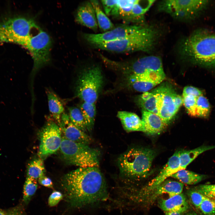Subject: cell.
Instances as JSON below:
<instances>
[{
    "mask_svg": "<svg viewBox=\"0 0 215 215\" xmlns=\"http://www.w3.org/2000/svg\"><path fill=\"white\" fill-rule=\"evenodd\" d=\"M63 197V195L60 192L54 191L49 198L48 205L51 207L55 206L58 203Z\"/></svg>",
    "mask_w": 215,
    "mask_h": 215,
    "instance_id": "obj_35",
    "label": "cell"
},
{
    "mask_svg": "<svg viewBox=\"0 0 215 215\" xmlns=\"http://www.w3.org/2000/svg\"><path fill=\"white\" fill-rule=\"evenodd\" d=\"M171 177L178 179L183 184L193 185L200 182L207 177L208 176L182 169L172 175Z\"/></svg>",
    "mask_w": 215,
    "mask_h": 215,
    "instance_id": "obj_23",
    "label": "cell"
},
{
    "mask_svg": "<svg viewBox=\"0 0 215 215\" xmlns=\"http://www.w3.org/2000/svg\"><path fill=\"white\" fill-rule=\"evenodd\" d=\"M76 19L78 23L97 32L98 26L95 11L90 1L84 2L79 7Z\"/></svg>",
    "mask_w": 215,
    "mask_h": 215,
    "instance_id": "obj_15",
    "label": "cell"
},
{
    "mask_svg": "<svg viewBox=\"0 0 215 215\" xmlns=\"http://www.w3.org/2000/svg\"><path fill=\"white\" fill-rule=\"evenodd\" d=\"M28 18L22 16L10 18L0 22V43L17 44L27 27Z\"/></svg>",
    "mask_w": 215,
    "mask_h": 215,
    "instance_id": "obj_11",
    "label": "cell"
},
{
    "mask_svg": "<svg viewBox=\"0 0 215 215\" xmlns=\"http://www.w3.org/2000/svg\"><path fill=\"white\" fill-rule=\"evenodd\" d=\"M59 126L66 139L87 145L92 142L90 137L74 125L70 121L69 116L63 113L61 116Z\"/></svg>",
    "mask_w": 215,
    "mask_h": 215,
    "instance_id": "obj_12",
    "label": "cell"
},
{
    "mask_svg": "<svg viewBox=\"0 0 215 215\" xmlns=\"http://www.w3.org/2000/svg\"><path fill=\"white\" fill-rule=\"evenodd\" d=\"M46 93L49 111L59 124L61 116L64 111L63 104L57 96L52 91L47 89Z\"/></svg>",
    "mask_w": 215,
    "mask_h": 215,
    "instance_id": "obj_22",
    "label": "cell"
},
{
    "mask_svg": "<svg viewBox=\"0 0 215 215\" xmlns=\"http://www.w3.org/2000/svg\"><path fill=\"white\" fill-rule=\"evenodd\" d=\"M155 155L154 151L149 149H129L118 159L120 173L126 178L139 179L145 177L150 171Z\"/></svg>",
    "mask_w": 215,
    "mask_h": 215,
    "instance_id": "obj_4",
    "label": "cell"
},
{
    "mask_svg": "<svg viewBox=\"0 0 215 215\" xmlns=\"http://www.w3.org/2000/svg\"></svg>",
    "mask_w": 215,
    "mask_h": 215,
    "instance_id": "obj_42",
    "label": "cell"
},
{
    "mask_svg": "<svg viewBox=\"0 0 215 215\" xmlns=\"http://www.w3.org/2000/svg\"><path fill=\"white\" fill-rule=\"evenodd\" d=\"M159 207L165 212H176L182 213L187 211L188 205L184 195L182 193L173 196L167 199H162L159 202Z\"/></svg>",
    "mask_w": 215,
    "mask_h": 215,
    "instance_id": "obj_16",
    "label": "cell"
},
{
    "mask_svg": "<svg viewBox=\"0 0 215 215\" xmlns=\"http://www.w3.org/2000/svg\"><path fill=\"white\" fill-rule=\"evenodd\" d=\"M214 215H215V214Z\"/></svg>",
    "mask_w": 215,
    "mask_h": 215,
    "instance_id": "obj_43",
    "label": "cell"
},
{
    "mask_svg": "<svg viewBox=\"0 0 215 215\" xmlns=\"http://www.w3.org/2000/svg\"><path fill=\"white\" fill-rule=\"evenodd\" d=\"M6 212L0 209V215H6Z\"/></svg>",
    "mask_w": 215,
    "mask_h": 215,
    "instance_id": "obj_41",
    "label": "cell"
},
{
    "mask_svg": "<svg viewBox=\"0 0 215 215\" xmlns=\"http://www.w3.org/2000/svg\"><path fill=\"white\" fill-rule=\"evenodd\" d=\"M39 184L45 187L52 188L53 184L51 179L44 175L39 177L38 179Z\"/></svg>",
    "mask_w": 215,
    "mask_h": 215,
    "instance_id": "obj_38",
    "label": "cell"
},
{
    "mask_svg": "<svg viewBox=\"0 0 215 215\" xmlns=\"http://www.w3.org/2000/svg\"><path fill=\"white\" fill-rule=\"evenodd\" d=\"M215 148V145H202L189 150L180 151V170L186 167L199 155L204 152Z\"/></svg>",
    "mask_w": 215,
    "mask_h": 215,
    "instance_id": "obj_21",
    "label": "cell"
},
{
    "mask_svg": "<svg viewBox=\"0 0 215 215\" xmlns=\"http://www.w3.org/2000/svg\"><path fill=\"white\" fill-rule=\"evenodd\" d=\"M6 215H24V214L20 208L16 207L7 211Z\"/></svg>",
    "mask_w": 215,
    "mask_h": 215,
    "instance_id": "obj_39",
    "label": "cell"
},
{
    "mask_svg": "<svg viewBox=\"0 0 215 215\" xmlns=\"http://www.w3.org/2000/svg\"><path fill=\"white\" fill-rule=\"evenodd\" d=\"M182 213L176 212H165V215H182Z\"/></svg>",
    "mask_w": 215,
    "mask_h": 215,
    "instance_id": "obj_40",
    "label": "cell"
},
{
    "mask_svg": "<svg viewBox=\"0 0 215 215\" xmlns=\"http://www.w3.org/2000/svg\"><path fill=\"white\" fill-rule=\"evenodd\" d=\"M101 2L105 14L107 16H110L111 10L116 3V0H102Z\"/></svg>",
    "mask_w": 215,
    "mask_h": 215,
    "instance_id": "obj_37",
    "label": "cell"
},
{
    "mask_svg": "<svg viewBox=\"0 0 215 215\" xmlns=\"http://www.w3.org/2000/svg\"><path fill=\"white\" fill-rule=\"evenodd\" d=\"M90 1L95 11L98 26L101 30L105 32L114 28L113 24L102 11L98 1L93 0Z\"/></svg>",
    "mask_w": 215,
    "mask_h": 215,
    "instance_id": "obj_24",
    "label": "cell"
},
{
    "mask_svg": "<svg viewBox=\"0 0 215 215\" xmlns=\"http://www.w3.org/2000/svg\"><path fill=\"white\" fill-rule=\"evenodd\" d=\"M157 31L150 26L142 25L138 30L123 39L91 45L99 49L116 53L148 52L155 45L158 36Z\"/></svg>",
    "mask_w": 215,
    "mask_h": 215,
    "instance_id": "obj_3",
    "label": "cell"
},
{
    "mask_svg": "<svg viewBox=\"0 0 215 215\" xmlns=\"http://www.w3.org/2000/svg\"><path fill=\"white\" fill-rule=\"evenodd\" d=\"M45 171V168L42 159H36L29 164L27 171V177L37 179L44 175Z\"/></svg>",
    "mask_w": 215,
    "mask_h": 215,
    "instance_id": "obj_27",
    "label": "cell"
},
{
    "mask_svg": "<svg viewBox=\"0 0 215 215\" xmlns=\"http://www.w3.org/2000/svg\"><path fill=\"white\" fill-rule=\"evenodd\" d=\"M61 185L71 206L80 208L107 200L104 177L98 167L79 168L65 174Z\"/></svg>",
    "mask_w": 215,
    "mask_h": 215,
    "instance_id": "obj_1",
    "label": "cell"
},
{
    "mask_svg": "<svg viewBox=\"0 0 215 215\" xmlns=\"http://www.w3.org/2000/svg\"><path fill=\"white\" fill-rule=\"evenodd\" d=\"M60 126L53 121L48 122L41 130L38 155L42 159L56 153L60 147L62 137Z\"/></svg>",
    "mask_w": 215,
    "mask_h": 215,
    "instance_id": "obj_9",
    "label": "cell"
},
{
    "mask_svg": "<svg viewBox=\"0 0 215 215\" xmlns=\"http://www.w3.org/2000/svg\"><path fill=\"white\" fill-rule=\"evenodd\" d=\"M80 109L84 118L87 130L91 131L92 130L96 115V107L95 103L83 102Z\"/></svg>",
    "mask_w": 215,
    "mask_h": 215,
    "instance_id": "obj_25",
    "label": "cell"
},
{
    "mask_svg": "<svg viewBox=\"0 0 215 215\" xmlns=\"http://www.w3.org/2000/svg\"><path fill=\"white\" fill-rule=\"evenodd\" d=\"M69 116L71 122L85 132L87 130L85 121L80 109L75 107L68 108Z\"/></svg>",
    "mask_w": 215,
    "mask_h": 215,
    "instance_id": "obj_28",
    "label": "cell"
},
{
    "mask_svg": "<svg viewBox=\"0 0 215 215\" xmlns=\"http://www.w3.org/2000/svg\"><path fill=\"white\" fill-rule=\"evenodd\" d=\"M179 153L180 151H176L169 158L159 173L149 183L148 190L152 191L180 170Z\"/></svg>",
    "mask_w": 215,
    "mask_h": 215,
    "instance_id": "obj_14",
    "label": "cell"
},
{
    "mask_svg": "<svg viewBox=\"0 0 215 215\" xmlns=\"http://www.w3.org/2000/svg\"><path fill=\"white\" fill-rule=\"evenodd\" d=\"M180 55L193 63L203 66L215 67V34L199 29L182 41Z\"/></svg>",
    "mask_w": 215,
    "mask_h": 215,
    "instance_id": "obj_2",
    "label": "cell"
},
{
    "mask_svg": "<svg viewBox=\"0 0 215 215\" xmlns=\"http://www.w3.org/2000/svg\"><path fill=\"white\" fill-rule=\"evenodd\" d=\"M136 1L116 0L110 16L121 19L126 24L128 23L132 9Z\"/></svg>",
    "mask_w": 215,
    "mask_h": 215,
    "instance_id": "obj_20",
    "label": "cell"
},
{
    "mask_svg": "<svg viewBox=\"0 0 215 215\" xmlns=\"http://www.w3.org/2000/svg\"><path fill=\"white\" fill-rule=\"evenodd\" d=\"M142 24H121L100 34L84 33L83 37L90 45L105 43L123 39L138 30Z\"/></svg>",
    "mask_w": 215,
    "mask_h": 215,
    "instance_id": "obj_10",
    "label": "cell"
},
{
    "mask_svg": "<svg viewBox=\"0 0 215 215\" xmlns=\"http://www.w3.org/2000/svg\"><path fill=\"white\" fill-rule=\"evenodd\" d=\"M197 97L191 95L182 94L183 104L188 114L196 117V102Z\"/></svg>",
    "mask_w": 215,
    "mask_h": 215,
    "instance_id": "obj_31",
    "label": "cell"
},
{
    "mask_svg": "<svg viewBox=\"0 0 215 215\" xmlns=\"http://www.w3.org/2000/svg\"><path fill=\"white\" fill-rule=\"evenodd\" d=\"M142 120L144 132L150 135L160 133L166 125L158 116L144 110L142 111Z\"/></svg>",
    "mask_w": 215,
    "mask_h": 215,
    "instance_id": "obj_17",
    "label": "cell"
},
{
    "mask_svg": "<svg viewBox=\"0 0 215 215\" xmlns=\"http://www.w3.org/2000/svg\"><path fill=\"white\" fill-rule=\"evenodd\" d=\"M205 215L215 214V199L205 197L199 208Z\"/></svg>",
    "mask_w": 215,
    "mask_h": 215,
    "instance_id": "obj_32",
    "label": "cell"
},
{
    "mask_svg": "<svg viewBox=\"0 0 215 215\" xmlns=\"http://www.w3.org/2000/svg\"><path fill=\"white\" fill-rule=\"evenodd\" d=\"M38 186L37 179L27 177L24 182L23 191V201L28 204L34 194Z\"/></svg>",
    "mask_w": 215,
    "mask_h": 215,
    "instance_id": "obj_30",
    "label": "cell"
},
{
    "mask_svg": "<svg viewBox=\"0 0 215 215\" xmlns=\"http://www.w3.org/2000/svg\"><path fill=\"white\" fill-rule=\"evenodd\" d=\"M183 186V184L180 182L165 180L152 190L153 191L151 196L153 199L167 194L171 197L182 193Z\"/></svg>",
    "mask_w": 215,
    "mask_h": 215,
    "instance_id": "obj_19",
    "label": "cell"
},
{
    "mask_svg": "<svg viewBox=\"0 0 215 215\" xmlns=\"http://www.w3.org/2000/svg\"><path fill=\"white\" fill-rule=\"evenodd\" d=\"M211 106L207 99L203 95L197 98L196 117L207 118L210 114Z\"/></svg>",
    "mask_w": 215,
    "mask_h": 215,
    "instance_id": "obj_29",
    "label": "cell"
},
{
    "mask_svg": "<svg viewBox=\"0 0 215 215\" xmlns=\"http://www.w3.org/2000/svg\"><path fill=\"white\" fill-rule=\"evenodd\" d=\"M103 83L101 69L97 65L86 67L78 77L76 87L77 96L83 102L95 103Z\"/></svg>",
    "mask_w": 215,
    "mask_h": 215,
    "instance_id": "obj_6",
    "label": "cell"
},
{
    "mask_svg": "<svg viewBox=\"0 0 215 215\" xmlns=\"http://www.w3.org/2000/svg\"><path fill=\"white\" fill-rule=\"evenodd\" d=\"M117 116L126 131L129 132L139 131L144 132L142 119L136 114L127 111H121L118 112Z\"/></svg>",
    "mask_w": 215,
    "mask_h": 215,
    "instance_id": "obj_18",
    "label": "cell"
},
{
    "mask_svg": "<svg viewBox=\"0 0 215 215\" xmlns=\"http://www.w3.org/2000/svg\"><path fill=\"white\" fill-rule=\"evenodd\" d=\"M209 3L208 0H164L159 3L158 8L176 19L188 20L195 17Z\"/></svg>",
    "mask_w": 215,
    "mask_h": 215,
    "instance_id": "obj_8",
    "label": "cell"
},
{
    "mask_svg": "<svg viewBox=\"0 0 215 215\" xmlns=\"http://www.w3.org/2000/svg\"><path fill=\"white\" fill-rule=\"evenodd\" d=\"M139 102L143 109L157 115L156 97L152 91L143 93L139 99Z\"/></svg>",
    "mask_w": 215,
    "mask_h": 215,
    "instance_id": "obj_26",
    "label": "cell"
},
{
    "mask_svg": "<svg viewBox=\"0 0 215 215\" xmlns=\"http://www.w3.org/2000/svg\"><path fill=\"white\" fill-rule=\"evenodd\" d=\"M64 159L79 168L99 167V151L88 145L74 142L62 137L60 148Z\"/></svg>",
    "mask_w": 215,
    "mask_h": 215,
    "instance_id": "obj_5",
    "label": "cell"
},
{
    "mask_svg": "<svg viewBox=\"0 0 215 215\" xmlns=\"http://www.w3.org/2000/svg\"><path fill=\"white\" fill-rule=\"evenodd\" d=\"M128 84L135 90L148 92L160 83L165 77L160 76L131 75L127 76Z\"/></svg>",
    "mask_w": 215,
    "mask_h": 215,
    "instance_id": "obj_13",
    "label": "cell"
},
{
    "mask_svg": "<svg viewBox=\"0 0 215 215\" xmlns=\"http://www.w3.org/2000/svg\"><path fill=\"white\" fill-rule=\"evenodd\" d=\"M194 189L206 197L215 199V184L200 185Z\"/></svg>",
    "mask_w": 215,
    "mask_h": 215,
    "instance_id": "obj_33",
    "label": "cell"
},
{
    "mask_svg": "<svg viewBox=\"0 0 215 215\" xmlns=\"http://www.w3.org/2000/svg\"><path fill=\"white\" fill-rule=\"evenodd\" d=\"M188 194L192 203L198 208L206 197L194 189L189 191Z\"/></svg>",
    "mask_w": 215,
    "mask_h": 215,
    "instance_id": "obj_34",
    "label": "cell"
},
{
    "mask_svg": "<svg viewBox=\"0 0 215 215\" xmlns=\"http://www.w3.org/2000/svg\"><path fill=\"white\" fill-rule=\"evenodd\" d=\"M182 94L191 95L196 97L203 95V92L199 89L193 86H186L184 88Z\"/></svg>",
    "mask_w": 215,
    "mask_h": 215,
    "instance_id": "obj_36",
    "label": "cell"
},
{
    "mask_svg": "<svg viewBox=\"0 0 215 215\" xmlns=\"http://www.w3.org/2000/svg\"><path fill=\"white\" fill-rule=\"evenodd\" d=\"M152 91L156 97L157 115L166 125L170 122L183 104L182 97L172 87L164 84Z\"/></svg>",
    "mask_w": 215,
    "mask_h": 215,
    "instance_id": "obj_7",
    "label": "cell"
}]
</instances>
